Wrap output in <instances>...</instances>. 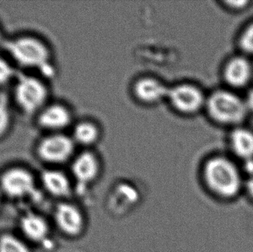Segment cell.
Wrapping results in <instances>:
<instances>
[{"mask_svg": "<svg viewBox=\"0 0 253 252\" xmlns=\"http://www.w3.org/2000/svg\"><path fill=\"white\" fill-rule=\"evenodd\" d=\"M71 174L78 187H86L96 180L101 172V161L90 149L77 153L71 161Z\"/></svg>", "mask_w": 253, "mask_h": 252, "instance_id": "13", "label": "cell"}, {"mask_svg": "<svg viewBox=\"0 0 253 252\" xmlns=\"http://www.w3.org/2000/svg\"><path fill=\"white\" fill-rule=\"evenodd\" d=\"M207 96L196 83L181 81L169 85L166 102L177 113L192 116L205 110Z\"/></svg>", "mask_w": 253, "mask_h": 252, "instance_id": "6", "label": "cell"}, {"mask_svg": "<svg viewBox=\"0 0 253 252\" xmlns=\"http://www.w3.org/2000/svg\"><path fill=\"white\" fill-rule=\"evenodd\" d=\"M6 56L22 71L34 72L47 79L56 74L51 47L38 36L19 34L1 44Z\"/></svg>", "mask_w": 253, "mask_h": 252, "instance_id": "1", "label": "cell"}, {"mask_svg": "<svg viewBox=\"0 0 253 252\" xmlns=\"http://www.w3.org/2000/svg\"><path fill=\"white\" fill-rule=\"evenodd\" d=\"M222 78L227 88L238 92L248 90L253 79L252 59L242 54L236 55L227 59L223 65Z\"/></svg>", "mask_w": 253, "mask_h": 252, "instance_id": "9", "label": "cell"}, {"mask_svg": "<svg viewBox=\"0 0 253 252\" xmlns=\"http://www.w3.org/2000/svg\"><path fill=\"white\" fill-rule=\"evenodd\" d=\"M202 177L212 195L224 201L236 199L245 189V178L233 158L215 155L206 160Z\"/></svg>", "mask_w": 253, "mask_h": 252, "instance_id": "2", "label": "cell"}, {"mask_svg": "<svg viewBox=\"0 0 253 252\" xmlns=\"http://www.w3.org/2000/svg\"><path fill=\"white\" fill-rule=\"evenodd\" d=\"M169 85L151 75H144L134 80L131 93L134 99L145 106H155L167 101Z\"/></svg>", "mask_w": 253, "mask_h": 252, "instance_id": "10", "label": "cell"}, {"mask_svg": "<svg viewBox=\"0 0 253 252\" xmlns=\"http://www.w3.org/2000/svg\"><path fill=\"white\" fill-rule=\"evenodd\" d=\"M205 111L215 124L231 129L244 124L249 115L243 96L227 87L208 94Z\"/></svg>", "mask_w": 253, "mask_h": 252, "instance_id": "4", "label": "cell"}, {"mask_svg": "<svg viewBox=\"0 0 253 252\" xmlns=\"http://www.w3.org/2000/svg\"><path fill=\"white\" fill-rule=\"evenodd\" d=\"M40 182L47 193L54 198H68L72 192L69 177L58 167H47L40 174Z\"/></svg>", "mask_w": 253, "mask_h": 252, "instance_id": "14", "label": "cell"}, {"mask_svg": "<svg viewBox=\"0 0 253 252\" xmlns=\"http://www.w3.org/2000/svg\"><path fill=\"white\" fill-rule=\"evenodd\" d=\"M34 118L37 127L44 133H66L75 122L71 108L59 102H49Z\"/></svg>", "mask_w": 253, "mask_h": 252, "instance_id": "8", "label": "cell"}, {"mask_svg": "<svg viewBox=\"0 0 253 252\" xmlns=\"http://www.w3.org/2000/svg\"><path fill=\"white\" fill-rule=\"evenodd\" d=\"M0 252H32L27 241L11 232L0 234Z\"/></svg>", "mask_w": 253, "mask_h": 252, "instance_id": "18", "label": "cell"}, {"mask_svg": "<svg viewBox=\"0 0 253 252\" xmlns=\"http://www.w3.org/2000/svg\"><path fill=\"white\" fill-rule=\"evenodd\" d=\"M244 192L247 194L248 198L253 202V177L245 179Z\"/></svg>", "mask_w": 253, "mask_h": 252, "instance_id": "24", "label": "cell"}, {"mask_svg": "<svg viewBox=\"0 0 253 252\" xmlns=\"http://www.w3.org/2000/svg\"><path fill=\"white\" fill-rule=\"evenodd\" d=\"M19 228L22 238L26 241L39 244L47 249L50 247V226L47 220L38 213L27 211L21 215Z\"/></svg>", "mask_w": 253, "mask_h": 252, "instance_id": "12", "label": "cell"}, {"mask_svg": "<svg viewBox=\"0 0 253 252\" xmlns=\"http://www.w3.org/2000/svg\"><path fill=\"white\" fill-rule=\"evenodd\" d=\"M12 87V104L26 116L34 118L50 102L47 79L39 74L19 71Z\"/></svg>", "mask_w": 253, "mask_h": 252, "instance_id": "3", "label": "cell"}, {"mask_svg": "<svg viewBox=\"0 0 253 252\" xmlns=\"http://www.w3.org/2000/svg\"><path fill=\"white\" fill-rule=\"evenodd\" d=\"M241 170L245 179L253 177V158L240 163Z\"/></svg>", "mask_w": 253, "mask_h": 252, "instance_id": "22", "label": "cell"}, {"mask_svg": "<svg viewBox=\"0 0 253 252\" xmlns=\"http://www.w3.org/2000/svg\"><path fill=\"white\" fill-rule=\"evenodd\" d=\"M223 5L230 11H242L251 4L250 1H224Z\"/></svg>", "mask_w": 253, "mask_h": 252, "instance_id": "21", "label": "cell"}, {"mask_svg": "<svg viewBox=\"0 0 253 252\" xmlns=\"http://www.w3.org/2000/svg\"><path fill=\"white\" fill-rule=\"evenodd\" d=\"M3 198H4V196H3L2 194H1V192H0V209H1V204H2Z\"/></svg>", "mask_w": 253, "mask_h": 252, "instance_id": "26", "label": "cell"}, {"mask_svg": "<svg viewBox=\"0 0 253 252\" xmlns=\"http://www.w3.org/2000/svg\"><path fill=\"white\" fill-rule=\"evenodd\" d=\"M77 146L68 133H44L36 144L34 152L39 161L48 167H58L72 161Z\"/></svg>", "mask_w": 253, "mask_h": 252, "instance_id": "5", "label": "cell"}, {"mask_svg": "<svg viewBox=\"0 0 253 252\" xmlns=\"http://www.w3.org/2000/svg\"><path fill=\"white\" fill-rule=\"evenodd\" d=\"M71 137L77 146L90 149L100 142L102 130L96 121L88 118L75 121L71 127Z\"/></svg>", "mask_w": 253, "mask_h": 252, "instance_id": "16", "label": "cell"}, {"mask_svg": "<svg viewBox=\"0 0 253 252\" xmlns=\"http://www.w3.org/2000/svg\"><path fill=\"white\" fill-rule=\"evenodd\" d=\"M11 99L6 93H0V141L10 133L13 125Z\"/></svg>", "mask_w": 253, "mask_h": 252, "instance_id": "17", "label": "cell"}, {"mask_svg": "<svg viewBox=\"0 0 253 252\" xmlns=\"http://www.w3.org/2000/svg\"><path fill=\"white\" fill-rule=\"evenodd\" d=\"M53 220L57 229L65 236H80L85 226L84 215L77 206L62 201L55 207Z\"/></svg>", "mask_w": 253, "mask_h": 252, "instance_id": "11", "label": "cell"}, {"mask_svg": "<svg viewBox=\"0 0 253 252\" xmlns=\"http://www.w3.org/2000/svg\"><path fill=\"white\" fill-rule=\"evenodd\" d=\"M241 53L253 59V22L248 24L238 38Z\"/></svg>", "mask_w": 253, "mask_h": 252, "instance_id": "20", "label": "cell"}, {"mask_svg": "<svg viewBox=\"0 0 253 252\" xmlns=\"http://www.w3.org/2000/svg\"><path fill=\"white\" fill-rule=\"evenodd\" d=\"M229 149L241 162L253 158V130L244 124L232 128L228 136Z\"/></svg>", "mask_w": 253, "mask_h": 252, "instance_id": "15", "label": "cell"}, {"mask_svg": "<svg viewBox=\"0 0 253 252\" xmlns=\"http://www.w3.org/2000/svg\"><path fill=\"white\" fill-rule=\"evenodd\" d=\"M4 39H5V38H4V35H3L2 30H1V27H0V46H1L2 43L4 42Z\"/></svg>", "mask_w": 253, "mask_h": 252, "instance_id": "25", "label": "cell"}, {"mask_svg": "<svg viewBox=\"0 0 253 252\" xmlns=\"http://www.w3.org/2000/svg\"><path fill=\"white\" fill-rule=\"evenodd\" d=\"M243 97L248 113L253 115V85L246 90V94Z\"/></svg>", "mask_w": 253, "mask_h": 252, "instance_id": "23", "label": "cell"}, {"mask_svg": "<svg viewBox=\"0 0 253 252\" xmlns=\"http://www.w3.org/2000/svg\"><path fill=\"white\" fill-rule=\"evenodd\" d=\"M18 72L17 68L6 55H0V88L13 84Z\"/></svg>", "mask_w": 253, "mask_h": 252, "instance_id": "19", "label": "cell"}, {"mask_svg": "<svg viewBox=\"0 0 253 252\" xmlns=\"http://www.w3.org/2000/svg\"><path fill=\"white\" fill-rule=\"evenodd\" d=\"M0 192L13 200L32 198L37 193L35 176L25 166L7 167L0 173Z\"/></svg>", "mask_w": 253, "mask_h": 252, "instance_id": "7", "label": "cell"}]
</instances>
